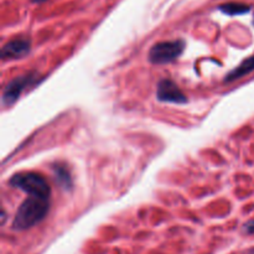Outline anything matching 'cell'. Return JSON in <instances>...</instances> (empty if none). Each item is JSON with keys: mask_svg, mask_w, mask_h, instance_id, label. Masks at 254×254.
Returning a JSON list of instances; mask_svg holds the SVG:
<instances>
[{"mask_svg": "<svg viewBox=\"0 0 254 254\" xmlns=\"http://www.w3.org/2000/svg\"><path fill=\"white\" fill-rule=\"evenodd\" d=\"M52 171H54L55 181L60 188L64 189V191H69L73 188V178L68 166L64 165V163H55L52 165Z\"/></svg>", "mask_w": 254, "mask_h": 254, "instance_id": "obj_7", "label": "cell"}, {"mask_svg": "<svg viewBox=\"0 0 254 254\" xmlns=\"http://www.w3.org/2000/svg\"><path fill=\"white\" fill-rule=\"evenodd\" d=\"M31 1L35 2V4H41V2L47 1V0H31Z\"/></svg>", "mask_w": 254, "mask_h": 254, "instance_id": "obj_11", "label": "cell"}, {"mask_svg": "<svg viewBox=\"0 0 254 254\" xmlns=\"http://www.w3.org/2000/svg\"><path fill=\"white\" fill-rule=\"evenodd\" d=\"M185 46L186 42L184 40L158 42L149 51V61L154 64H164L175 61L183 55Z\"/></svg>", "mask_w": 254, "mask_h": 254, "instance_id": "obj_3", "label": "cell"}, {"mask_svg": "<svg viewBox=\"0 0 254 254\" xmlns=\"http://www.w3.org/2000/svg\"><path fill=\"white\" fill-rule=\"evenodd\" d=\"M250 254H254V250H252V251H251V252H250Z\"/></svg>", "mask_w": 254, "mask_h": 254, "instance_id": "obj_12", "label": "cell"}, {"mask_svg": "<svg viewBox=\"0 0 254 254\" xmlns=\"http://www.w3.org/2000/svg\"><path fill=\"white\" fill-rule=\"evenodd\" d=\"M9 184L15 189L24 191L31 197H40L50 200L51 188L42 175L36 173H19L11 176Z\"/></svg>", "mask_w": 254, "mask_h": 254, "instance_id": "obj_2", "label": "cell"}, {"mask_svg": "<svg viewBox=\"0 0 254 254\" xmlns=\"http://www.w3.org/2000/svg\"><path fill=\"white\" fill-rule=\"evenodd\" d=\"M218 9L226 15H231V16H235V15H243L247 14L248 11H251L250 5L242 4V2H226L222 4L221 6H218Z\"/></svg>", "mask_w": 254, "mask_h": 254, "instance_id": "obj_9", "label": "cell"}, {"mask_svg": "<svg viewBox=\"0 0 254 254\" xmlns=\"http://www.w3.org/2000/svg\"><path fill=\"white\" fill-rule=\"evenodd\" d=\"M50 210V200L40 197H29L20 205L12 221L15 231H26L41 222Z\"/></svg>", "mask_w": 254, "mask_h": 254, "instance_id": "obj_1", "label": "cell"}, {"mask_svg": "<svg viewBox=\"0 0 254 254\" xmlns=\"http://www.w3.org/2000/svg\"><path fill=\"white\" fill-rule=\"evenodd\" d=\"M30 50H31L30 40L24 39V37H17V39L6 42L2 46L0 56L2 60H17L26 56Z\"/></svg>", "mask_w": 254, "mask_h": 254, "instance_id": "obj_6", "label": "cell"}, {"mask_svg": "<svg viewBox=\"0 0 254 254\" xmlns=\"http://www.w3.org/2000/svg\"><path fill=\"white\" fill-rule=\"evenodd\" d=\"M37 82H39V74L36 72H29V73L21 74V76H17L16 78L7 82L4 91H2V106L9 107L14 104L20 98V96L24 93L25 89L34 86Z\"/></svg>", "mask_w": 254, "mask_h": 254, "instance_id": "obj_4", "label": "cell"}, {"mask_svg": "<svg viewBox=\"0 0 254 254\" xmlns=\"http://www.w3.org/2000/svg\"><path fill=\"white\" fill-rule=\"evenodd\" d=\"M156 98L160 102L175 104L188 103V98L183 93L178 84L170 78H163L159 81L158 89H156Z\"/></svg>", "mask_w": 254, "mask_h": 254, "instance_id": "obj_5", "label": "cell"}, {"mask_svg": "<svg viewBox=\"0 0 254 254\" xmlns=\"http://www.w3.org/2000/svg\"><path fill=\"white\" fill-rule=\"evenodd\" d=\"M253 22H254V20H253Z\"/></svg>", "mask_w": 254, "mask_h": 254, "instance_id": "obj_13", "label": "cell"}, {"mask_svg": "<svg viewBox=\"0 0 254 254\" xmlns=\"http://www.w3.org/2000/svg\"><path fill=\"white\" fill-rule=\"evenodd\" d=\"M243 231H245L247 235H254V220L248 221L243 226Z\"/></svg>", "mask_w": 254, "mask_h": 254, "instance_id": "obj_10", "label": "cell"}, {"mask_svg": "<svg viewBox=\"0 0 254 254\" xmlns=\"http://www.w3.org/2000/svg\"><path fill=\"white\" fill-rule=\"evenodd\" d=\"M253 69H254V56L245 60L240 66L236 67L235 69H232V71L225 77V82H232V81H236V79L242 78V77L246 76V74L251 73Z\"/></svg>", "mask_w": 254, "mask_h": 254, "instance_id": "obj_8", "label": "cell"}]
</instances>
